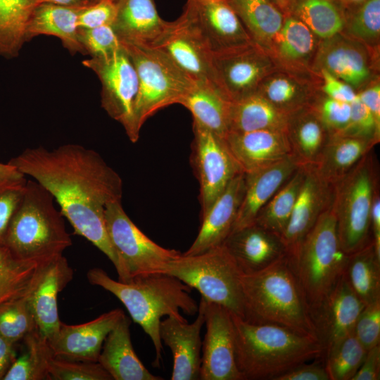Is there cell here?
<instances>
[{
  "label": "cell",
  "mask_w": 380,
  "mask_h": 380,
  "mask_svg": "<svg viewBox=\"0 0 380 380\" xmlns=\"http://www.w3.org/2000/svg\"><path fill=\"white\" fill-rule=\"evenodd\" d=\"M53 197L75 234L83 236L119 269L105 222V209L121 201L122 180L95 151L79 144L26 148L8 162Z\"/></svg>",
  "instance_id": "6da1fadb"
},
{
  "label": "cell",
  "mask_w": 380,
  "mask_h": 380,
  "mask_svg": "<svg viewBox=\"0 0 380 380\" xmlns=\"http://www.w3.org/2000/svg\"><path fill=\"white\" fill-rule=\"evenodd\" d=\"M234 355L243 380H275L310 360L324 358L319 341L289 328L253 323L231 312Z\"/></svg>",
  "instance_id": "7a4b0ae2"
},
{
  "label": "cell",
  "mask_w": 380,
  "mask_h": 380,
  "mask_svg": "<svg viewBox=\"0 0 380 380\" xmlns=\"http://www.w3.org/2000/svg\"><path fill=\"white\" fill-rule=\"evenodd\" d=\"M87 279L116 296L127 308L132 320L151 339L156 350L155 367L162 359L163 344L159 329L161 317L195 315L198 305L191 297V288L177 278L162 273L151 274L128 282L115 281L101 268L88 271Z\"/></svg>",
  "instance_id": "3957f363"
},
{
  "label": "cell",
  "mask_w": 380,
  "mask_h": 380,
  "mask_svg": "<svg viewBox=\"0 0 380 380\" xmlns=\"http://www.w3.org/2000/svg\"><path fill=\"white\" fill-rule=\"evenodd\" d=\"M241 284L243 319L280 325L317 338L308 303L287 253L260 271L243 273Z\"/></svg>",
  "instance_id": "277c9868"
},
{
  "label": "cell",
  "mask_w": 380,
  "mask_h": 380,
  "mask_svg": "<svg viewBox=\"0 0 380 380\" xmlns=\"http://www.w3.org/2000/svg\"><path fill=\"white\" fill-rule=\"evenodd\" d=\"M51 194L27 180L23 198L8 224L4 246L16 258L45 265L72 245L63 215Z\"/></svg>",
  "instance_id": "5b68a950"
},
{
  "label": "cell",
  "mask_w": 380,
  "mask_h": 380,
  "mask_svg": "<svg viewBox=\"0 0 380 380\" xmlns=\"http://www.w3.org/2000/svg\"><path fill=\"white\" fill-rule=\"evenodd\" d=\"M289 255L310 312L341 278L349 256L342 248L331 204Z\"/></svg>",
  "instance_id": "8992f818"
},
{
  "label": "cell",
  "mask_w": 380,
  "mask_h": 380,
  "mask_svg": "<svg viewBox=\"0 0 380 380\" xmlns=\"http://www.w3.org/2000/svg\"><path fill=\"white\" fill-rule=\"evenodd\" d=\"M372 150L333 185L331 207L340 242L350 255L372 241L371 214L379 191L377 166Z\"/></svg>",
  "instance_id": "52a82bcc"
},
{
  "label": "cell",
  "mask_w": 380,
  "mask_h": 380,
  "mask_svg": "<svg viewBox=\"0 0 380 380\" xmlns=\"http://www.w3.org/2000/svg\"><path fill=\"white\" fill-rule=\"evenodd\" d=\"M159 273L173 276L194 288L208 301L243 318V272L224 244L170 261Z\"/></svg>",
  "instance_id": "ba28073f"
},
{
  "label": "cell",
  "mask_w": 380,
  "mask_h": 380,
  "mask_svg": "<svg viewBox=\"0 0 380 380\" xmlns=\"http://www.w3.org/2000/svg\"><path fill=\"white\" fill-rule=\"evenodd\" d=\"M137 73L139 88L134 121L140 133L146 120L160 109L179 103L194 83L160 49L121 42Z\"/></svg>",
  "instance_id": "9c48e42d"
},
{
  "label": "cell",
  "mask_w": 380,
  "mask_h": 380,
  "mask_svg": "<svg viewBox=\"0 0 380 380\" xmlns=\"http://www.w3.org/2000/svg\"><path fill=\"white\" fill-rule=\"evenodd\" d=\"M107 232L117 255L118 280L133 279L159 273L170 261L181 253L163 248L145 235L124 210L121 201L108 203L105 209Z\"/></svg>",
  "instance_id": "30bf717a"
},
{
  "label": "cell",
  "mask_w": 380,
  "mask_h": 380,
  "mask_svg": "<svg viewBox=\"0 0 380 380\" xmlns=\"http://www.w3.org/2000/svg\"><path fill=\"white\" fill-rule=\"evenodd\" d=\"M82 65L95 72L101 84V107L120 122L129 139L139 138L134 121V107L139 82L135 67L122 47L107 56L90 57Z\"/></svg>",
  "instance_id": "8fae6325"
},
{
  "label": "cell",
  "mask_w": 380,
  "mask_h": 380,
  "mask_svg": "<svg viewBox=\"0 0 380 380\" xmlns=\"http://www.w3.org/2000/svg\"><path fill=\"white\" fill-rule=\"evenodd\" d=\"M213 62L218 88L231 101L255 94L279 68L270 53L254 42L213 54Z\"/></svg>",
  "instance_id": "7c38bea8"
},
{
  "label": "cell",
  "mask_w": 380,
  "mask_h": 380,
  "mask_svg": "<svg viewBox=\"0 0 380 380\" xmlns=\"http://www.w3.org/2000/svg\"><path fill=\"white\" fill-rule=\"evenodd\" d=\"M192 162L200 185L201 215L237 175L243 172L224 139L194 122Z\"/></svg>",
  "instance_id": "4fadbf2b"
},
{
  "label": "cell",
  "mask_w": 380,
  "mask_h": 380,
  "mask_svg": "<svg viewBox=\"0 0 380 380\" xmlns=\"http://www.w3.org/2000/svg\"><path fill=\"white\" fill-rule=\"evenodd\" d=\"M206 331L202 342L201 380H243L234 355L231 312L201 298Z\"/></svg>",
  "instance_id": "5bb4252c"
},
{
  "label": "cell",
  "mask_w": 380,
  "mask_h": 380,
  "mask_svg": "<svg viewBox=\"0 0 380 380\" xmlns=\"http://www.w3.org/2000/svg\"><path fill=\"white\" fill-rule=\"evenodd\" d=\"M342 32L319 42L312 65L317 75L325 70L355 90L370 82L374 70L376 50Z\"/></svg>",
  "instance_id": "9a60e30c"
},
{
  "label": "cell",
  "mask_w": 380,
  "mask_h": 380,
  "mask_svg": "<svg viewBox=\"0 0 380 380\" xmlns=\"http://www.w3.org/2000/svg\"><path fill=\"white\" fill-rule=\"evenodd\" d=\"M183 13L213 54L253 42L227 0H187Z\"/></svg>",
  "instance_id": "2e32d148"
},
{
  "label": "cell",
  "mask_w": 380,
  "mask_h": 380,
  "mask_svg": "<svg viewBox=\"0 0 380 380\" xmlns=\"http://www.w3.org/2000/svg\"><path fill=\"white\" fill-rule=\"evenodd\" d=\"M154 47L162 51L194 82L208 83L219 89L213 53L184 13L170 22L167 31Z\"/></svg>",
  "instance_id": "e0dca14e"
},
{
  "label": "cell",
  "mask_w": 380,
  "mask_h": 380,
  "mask_svg": "<svg viewBox=\"0 0 380 380\" xmlns=\"http://www.w3.org/2000/svg\"><path fill=\"white\" fill-rule=\"evenodd\" d=\"M365 305L343 274L331 292L310 311L324 356L354 332L357 319Z\"/></svg>",
  "instance_id": "ac0fdd59"
},
{
  "label": "cell",
  "mask_w": 380,
  "mask_h": 380,
  "mask_svg": "<svg viewBox=\"0 0 380 380\" xmlns=\"http://www.w3.org/2000/svg\"><path fill=\"white\" fill-rule=\"evenodd\" d=\"M124 315V312L117 308L80 324L68 325L61 322L57 333L48 341L53 356L98 362L106 336Z\"/></svg>",
  "instance_id": "d6986e66"
},
{
  "label": "cell",
  "mask_w": 380,
  "mask_h": 380,
  "mask_svg": "<svg viewBox=\"0 0 380 380\" xmlns=\"http://www.w3.org/2000/svg\"><path fill=\"white\" fill-rule=\"evenodd\" d=\"M204 323L203 307L201 301L197 317L192 323H188L183 316H167L160 322L161 341L170 348L173 357L172 380L200 379L201 331Z\"/></svg>",
  "instance_id": "ffe728a7"
},
{
  "label": "cell",
  "mask_w": 380,
  "mask_h": 380,
  "mask_svg": "<svg viewBox=\"0 0 380 380\" xmlns=\"http://www.w3.org/2000/svg\"><path fill=\"white\" fill-rule=\"evenodd\" d=\"M304 176L288 225L281 236L287 253H292L331 204L333 185L322 179L311 165Z\"/></svg>",
  "instance_id": "44dd1931"
},
{
  "label": "cell",
  "mask_w": 380,
  "mask_h": 380,
  "mask_svg": "<svg viewBox=\"0 0 380 380\" xmlns=\"http://www.w3.org/2000/svg\"><path fill=\"white\" fill-rule=\"evenodd\" d=\"M245 190V173L234 177L207 211L201 215L198 235L182 255H193L223 244L230 234Z\"/></svg>",
  "instance_id": "7402d4cb"
},
{
  "label": "cell",
  "mask_w": 380,
  "mask_h": 380,
  "mask_svg": "<svg viewBox=\"0 0 380 380\" xmlns=\"http://www.w3.org/2000/svg\"><path fill=\"white\" fill-rule=\"evenodd\" d=\"M72 276V269L61 255L43 265L37 282L28 295L38 332L47 341L60 327L57 298Z\"/></svg>",
  "instance_id": "603a6c76"
},
{
  "label": "cell",
  "mask_w": 380,
  "mask_h": 380,
  "mask_svg": "<svg viewBox=\"0 0 380 380\" xmlns=\"http://www.w3.org/2000/svg\"><path fill=\"white\" fill-rule=\"evenodd\" d=\"M224 140L245 174L265 168L291 154L287 136L282 131L231 132Z\"/></svg>",
  "instance_id": "cb8c5ba5"
},
{
  "label": "cell",
  "mask_w": 380,
  "mask_h": 380,
  "mask_svg": "<svg viewBox=\"0 0 380 380\" xmlns=\"http://www.w3.org/2000/svg\"><path fill=\"white\" fill-rule=\"evenodd\" d=\"M299 166L291 154L270 166L245 174L244 194L231 233L254 224L262 208Z\"/></svg>",
  "instance_id": "d4e9b609"
},
{
  "label": "cell",
  "mask_w": 380,
  "mask_h": 380,
  "mask_svg": "<svg viewBox=\"0 0 380 380\" xmlns=\"http://www.w3.org/2000/svg\"><path fill=\"white\" fill-rule=\"evenodd\" d=\"M320 40L303 22L288 15L268 52L280 69L318 76L312 65Z\"/></svg>",
  "instance_id": "484cf974"
},
{
  "label": "cell",
  "mask_w": 380,
  "mask_h": 380,
  "mask_svg": "<svg viewBox=\"0 0 380 380\" xmlns=\"http://www.w3.org/2000/svg\"><path fill=\"white\" fill-rule=\"evenodd\" d=\"M223 244L243 274L260 271L287 253L279 236L255 223L232 232Z\"/></svg>",
  "instance_id": "4316f807"
},
{
  "label": "cell",
  "mask_w": 380,
  "mask_h": 380,
  "mask_svg": "<svg viewBox=\"0 0 380 380\" xmlns=\"http://www.w3.org/2000/svg\"><path fill=\"white\" fill-rule=\"evenodd\" d=\"M112 27L121 42L154 47L170 25L162 19L155 0H116Z\"/></svg>",
  "instance_id": "83f0119b"
},
{
  "label": "cell",
  "mask_w": 380,
  "mask_h": 380,
  "mask_svg": "<svg viewBox=\"0 0 380 380\" xmlns=\"http://www.w3.org/2000/svg\"><path fill=\"white\" fill-rule=\"evenodd\" d=\"M130 319L125 315L106 336L98 362L114 380H161L151 374L134 352Z\"/></svg>",
  "instance_id": "f1b7e54d"
},
{
  "label": "cell",
  "mask_w": 380,
  "mask_h": 380,
  "mask_svg": "<svg viewBox=\"0 0 380 380\" xmlns=\"http://www.w3.org/2000/svg\"><path fill=\"white\" fill-rule=\"evenodd\" d=\"M314 77L278 68L265 78L256 94L289 115L309 106L319 91Z\"/></svg>",
  "instance_id": "f546056e"
},
{
  "label": "cell",
  "mask_w": 380,
  "mask_h": 380,
  "mask_svg": "<svg viewBox=\"0 0 380 380\" xmlns=\"http://www.w3.org/2000/svg\"><path fill=\"white\" fill-rule=\"evenodd\" d=\"M286 134L291 152L300 165H313L330 134L309 105L288 115Z\"/></svg>",
  "instance_id": "4dcf8cb0"
},
{
  "label": "cell",
  "mask_w": 380,
  "mask_h": 380,
  "mask_svg": "<svg viewBox=\"0 0 380 380\" xmlns=\"http://www.w3.org/2000/svg\"><path fill=\"white\" fill-rule=\"evenodd\" d=\"M377 144L348 135L330 136L313 165L317 174L334 185L345 177Z\"/></svg>",
  "instance_id": "1f68e13d"
},
{
  "label": "cell",
  "mask_w": 380,
  "mask_h": 380,
  "mask_svg": "<svg viewBox=\"0 0 380 380\" xmlns=\"http://www.w3.org/2000/svg\"><path fill=\"white\" fill-rule=\"evenodd\" d=\"M78 7L51 3L37 4L27 28V42L41 34L51 35L60 39L70 53L84 54L78 38Z\"/></svg>",
  "instance_id": "d6a6232c"
},
{
  "label": "cell",
  "mask_w": 380,
  "mask_h": 380,
  "mask_svg": "<svg viewBox=\"0 0 380 380\" xmlns=\"http://www.w3.org/2000/svg\"><path fill=\"white\" fill-rule=\"evenodd\" d=\"M232 101L215 86L194 82L180 101L192 114L194 122L224 139L229 133Z\"/></svg>",
  "instance_id": "836d02e7"
},
{
  "label": "cell",
  "mask_w": 380,
  "mask_h": 380,
  "mask_svg": "<svg viewBox=\"0 0 380 380\" xmlns=\"http://www.w3.org/2000/svg\"><path fill=\"white\" fill-rule=\"evenodd\" d=\"M252 41L267 51L285 15L270 0H227Z\"/></svg>",
  "instance_id": "e575fe53"
},
{
  "label": "cell",
  "mask_w": 380,
  "mask_h": 380,
  "mask_svg": "<svg viewBox=\"0 0 380 380\" xmlns=\"http://www.w3.org/2000/svg\"><path fill=\"white\" fill-rule=\"evenodd\" d=\"M288 115L258 94L232 101L229 132L277 130L286 132Z\"/></svg>",
  "instance_id": "d590c367"
},
{
  "label": "cell",
  "mask_w": 380,
  "mask_h": 380,
  "mask_svg": "<svg viewBox=\"0 0 380 380\" xmlns=\"http://www.w3.org/2000/svg\"><path fill=\"white\" fill-rule=\"evenodd\" d=\"M349 286L366 305L380 300V258L373 241L349 255L343 273Z\"/></svg>",
  "instance_id": "8d00e7d4"
},
{
  "label": "cell",
  "mask_w": 380,
  "mask_h": 380,
  "mask_svg": "<svg viewBox=\"0 0 380 380\" xmlns=\"http://www.w3.org/2000/svg\"><path fill=\"white\" fill-rule=\"evenodd\" d=\"M43 265L19 260L5 246H0V306L28 296Z\"/></svg>",
  "instance_id": "74e56055"
},
{
  "label": "cell",
  "mask_w": 380,
  "mask_h": 380,
  "mask_svg": "<svg viewBox=\"0 0 380 380\" xmlns=\"http://www.w3.org/2000/svg\"><path fill=\"white\" fill-rule=\"evenodd\" d=\"M37 0H0V56H18L27 40V28Z\"/></svg>",
  "instance_id": "f35d334b"
},
{
  "label": "cell",
  "mask_w": 380,
  "mask_h": 380,
  "mask_svg": "<svg viewBox=\"0 0 380 380\" xmlns=\"http://www.w3.org/2000/svg\"><path fill=\"white\" fill-rule=\"evenodd\" d=\"M289 15L321 40L341 33L345 26V11L333 0H296Z\"/></svg>",
  "instance_id": "ab89813d"
},
{
  "label": "cell",
  "mask_w": 380,
  "mask_h": 380,
  "mask_svg": "<svg viewBox=\"0 0 380 380\" xmlns=\"http://www.w3.org/2000/svg\"><path fill=\"white\" fill-rule=\"evenodd\" d=\"M23 348L3 380H50L49 364L54 357L48 341L36 329L23 339Z\"/></svg>",
  "instance_id": "60d3db41"
},
{
  "label": "cell",
  "mask_w": 380,
  "mask_h": 380,
  "mask_svg": "<svg viewBox=\"0 0 380 380\" xmlns=\"http://www.w3.org/2000/svg\"><path fill=\"white\" fill-rule=\"evenodd\" d=\"M304 176L300 165L258 213L255 224L279 236L289 222Z\"/></svg>",
  "instance_id": "b9f144b4"
},
{
  "label": "cell",
  "mask_w": 380,
  "mask_h": 380,
  "mask_svg": "<svg viewBox=\"0 0 380 380\" xmlns=\"http://www.w3.org/2000/svg\"><path fill=\"white\" fill-rule=\"evenodd\" d=\"M345 18L343 34L370 48L376 49L380 37V0H365L346 11Z\"/></svg>",
  "instance_id": "7bdbcfd3"
},
{
  "label": "cell",
  "mask_w": 380,
  "mask_h": 380,
  "mask_svg": "<svg viewBox=\"0 0 380 380\" xmlns=\"http://www.w3.org/2000/svg\"><path fill=\"white\" fill-rule=\"evenodd\" d=\"M367 351L354 332L343 338L324 356L330 380H352L360 367Z\"/></svg>",
  "instance_id": "ee69618b"
},
{
  "label": "cell",
  "mask_w": 380,
  "mask_h": 380,
  "mask_svg": "<svg viewBox=\"0 0 380 380\" xmlns=\"http://www.w3.org/2000/svg\"><path fill=\"white\" fill-rule=\"evenodd\" d=\"M37 329L28 296L0 306V336L16 344Z\"/></svg>",
  "instance_id": "f6af8a7d"
},
{
  "label": "cell",
  "mask_w": 380,
  "mask_h": 380,
  "mask_svg": "<svg viewBox=\"0 0 380 380\" xmlns=\"http://www.w3.org/2000/svg\"><path fill=\"white\" fill-rule=\"evenodd\" d=\"M310 106L330 136L342 134L346 130L350 120V103L335 100L319 91Z\"/></svg>",
  "instance_id": "bcb514c9"
},
{
  "label": "cell",
  "mask_w": 380,
  "mask_h": 380,
  "mask_svg": "<svg viewBox=\"0 0 380 380\" xmlns=\"http://www.w3.org/2000/svg\"><path fill=\"white\" fill-rule=\"evenodd\" d=\"M49 372L50 380H113L98 362L53 357L49 364Z\"/></svg>",
  "instance_id": "7dc6e473"
},
{
  "label": "cell",
  "mask_w": 380,
  "mask_h": 380,
  "mask_svg": "<svg viewBox=\"0 0 380 380\" xmlns=\"http://www.w3.org/2000/svg\"><path fill=\"white\" fill-rule=\"evenodd\" d=\"M78 38L84 55L90 57H104L113 54L122 44L112 25L91 29H79Z\"/></svg>",
  "instance_id": "c3c4849f"
},
{
  "label": "cell",
  "mask_w": 380,
  "mask_h": 380,
  "mask_svg": "<svg viewBox=\"0 0 380 380\" xmlns=\"http://www.w3.org/2000/svg\"><path fill=\"white\" fill-rule=\"evenodd\" d=\"M27 179L0 182V246L12 217L18 209L25 191Z\"/></svg>",
  "instance_id": "681fc988"
},
{
  "label": "cell",
  "mask_w": 380,
  "mask_h": 380,
  "mask_svg": "<svg viewBox=\"0 0 380 380\" xmlns=\"http://www.w3.org/2000/svg\"><path fill=\"white\" fill-rule=\"evenodd\" d=\"M350 120L346 130L340 135H348L360 137L373 141L378 144L380 140V126L376 122L374 116L357 98L350 103Z\"/></svg>",
  "instance_id": "f907efd6"
},
{
  "label": "cell",
  "mask_w": 380,
  "mask_h": 380,
  "mask_svg": "<svg viewBox=\"0 0 380 380\" xmlns=\"http://www.w3.org/2000/svg\"><path fill=\"white\" fill-rule=\"evenodd\" d=\"M354 334L366 350L379 344L380 300L365 305L357 319Z\"/></svg>",
  "instance_id": "816d5d0a"
},
{
  "label": "cell",
  "mask_w": 380,
  "mask_h": 380,
  "mask_svg": "<svg viewBox=\"0 0 380 380\" xmlns=\"http://www.w3.org/2000/svg\"><path fill=\"white\" fill-rule=\"evenodd\" d=\"M117 13L115 1L99 0L78 7L77 25L79 29H91L112 25Z\"/></svg>",
  "instance_id": "f5cc1de1"
},
{
  "label": "cell",
  "mask_w": 380,
  "mask_h": 380,
  "mask_svg": "<svg viewBox=\"0 0 380 380\" xmlns=\"http://www.w3.org/2000/svg\"><path fill=\"white\" fill-rule=\"evenodd\" d=\"M317 74L322 79L319 91L326 96L349 103L357 98V92L353 88L328 72L319 70Z\"/></svg>",
  "instance_id": "db71d44e"
},
{
  "label": "cell",
  "mask_w": 380,
  "mask_h": 380,
  "mask_svg": "<svg viewBox=\"0 0 380 380\" xmlns=\"http://www.w3.org/2000/svg\"><path fill=\"white\" fill-rule=\"evenodd\" d=\"M275 380H330L324 365V361L303 363L288 372L278 376Z\"/></svg>",
  "instance_id": "11a10c76"
},
{
  "label": "cell",
  "mask_w": 380,
  "mask_h": 380,
  "mask_svg": "<svg viewBox=\"0 0 380 380\" xmlns=\"http://www.w3.org/2000/svg\"><path fill=\"white\" fill-rule=\"evenodd\" d=\"M380 379V346L367 351L366 356L352 380H379Z\"/></svg>",
  "instance_id": "9f6ffc18"
},
{
  "label": "cell",
  "mask_w": 380,
  "mask_h": 380,
  "mask_svg": "<svg viewBox=\"0 0 380 380\" xmlns=\"http://www.w3.org/2000/svg\"><path fill=\"white\" fill-rule=\"evenodd\" d=\"M357 97L369 109L380 126V84L376 80L357 92Z\"/></svg>",
  "instance_id": "6f0895ef"
},
{
  "label": "cell",
  "mask_w": 380,
  "mask_h": 380,
  "mask_svg": "<svg viewBox=\"0 0 380 380\" xmlns=\"http://www.w3.org/2000/svg\"><path fill=\"white\" fill-rule=\"evenodd\" d=\"M15 345L0 336V380L4 379L17 357Z\"/></svg>",
  "instance_id": "680465c9"
},
{
  "label": "cell",
  "mask_w": 380,
  "mask_h": 380,
  "mask_svg": "<svg viewBox=\"0 0 380 380\" xmlns=\"http://www.w3.org/2000/svg\"><path fill=\"white\" fill-rule=\"evenodd\" d=\"M371 234L375 252L380 258V196L378 191L374 197L371 214Z\"/></svg>",
  "instance_id": "91938a15"
},
{
  "label": "cell",
  "mask_w": 380,
  "mask_h": 380,
  "mask_svg": "<svg viewBox=\"0 0 380 380\" xmlns=\"http://www.w3.org/2000/svg\"><path fill=\"white\" fill-rule=\"evenodd\" d=\"M25 176L12 165L0 163V182L19 180Z\"/></svg>",
  "instance_id": "94428289"
},
{
  "label": "cell",
  "mask_w": 380,
  "mask_h": 380,
  "mask_svg": "<svg viewBox=\"0 0 380 380\" xmlns=\"http://www.w3.org/2000/svg\"><path fill=\"white\" fill-rule=\"evenodd\" d=\"M40 3H51L65 6H81L87 4V0H37Z\"/></svg>",
  "instance_id": "6125c7cd"
},
{
  "label": "cell",
  "mask_w": 380,
  "mask_h": 380,
  "mask_svg": "<svg viewBox=\"0 0 380 380\" xmlns=\"http://www.w3.org/2000/svg\"><path fill=\"white\" fill-rule=\"evenodd\" d=\"M285 15L290 14L296 0H270Z\"/></svg>",
  "instance_id": "be15d7a7"
},
{
  "label": "cell",
  "mask_w": 380,
  "mask_h": 380,
  "mask_svg": "<svg viewBox=\"0 0 380 380\" xmlns=\"http://www.w3.org/2000/svg\"><path fill=\"white\" fill-rule=\"evenodd\" d=\"M338 4L344 11L350 10L360 4L365 0H333Z\"/></svg>",
  "instance_id": "e7e4bbea"
},
{
  "label": "cell",
  "mask_w": 380,
  "mask_h": 380,
  "mask_svg": "<svg viewBox=\"0 0 380 380\" xmlns=\"http://www.w3.org/2000/svg\"><path fill=\"white\" fill-rule=\"evenodd\" d=\"M99 1V0H87V3H88V4H91V3L96 2V1ZM113 1H115L116 0H113Z\"/></svg>",
  "instance_id": "03108f58"
}]
</instances>
